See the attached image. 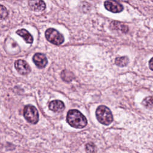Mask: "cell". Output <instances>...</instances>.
Listing matches in <instances>:
<instances>
[{"instance_id":"1","label":"cell","mask_w":153,"mask_h":153,"mask_svg":"<svg viewBox=\"0 0 153 153\" xmlns=\"http://www.w3.org/2000/svg\"><path fill=\"white\" fill-rule=\"evenodd\" d=\"M66 121L71 126L76 128H84L87 124L85 116L76 109H71L68 111Z\"/></svg>"},{"instance_id":"2","label":"cell","mask_w":153,"mask_h":153,"mask_svg":"<svg viewBox=\"0 0 153 153\" xmlns=\"http://www.w3.org/2000/svg\"><path fill=\"white\" fill-rule=\"evenodd\" d=\"M96 118L98 121L105 125L110 124L113 121V116L109 109L103 105L99 106L96 111Z\"/></svg>"},{"instance_id":"3","label":"cell","mask_w":153,"mask_h":153,"mask_svg":"<svg viewBox=\"0 0 153 153\" xmlns=\"http://www.w3.org/2000/svg\"><path fill=\"white\" fill-rule=\"evenodd\" d=\"M45 35L47 41L54 45H59L64 42L63 35L53 28L48 29L45 31Z\"/></svg>"},{"instance_id":"4","label":"cell","mask_w":153,"mask_h":153,"mask_svg":"<svg viewBox=\"0 0 153 153\" xmlns=\"http://www.w3.org/2000/svg\"><path fill=\"white\" fill-rule=\"evenodd\" d=\"M23 115L30 123L36 124L39 120V114L36 108L32 105H27L23 109Z\"/></svg>"},{"instance_id":"5","label":"cell","mask_w":153,"mask_h":153,"mask_svg":"<svg viewBox=\"0 0 153 153\" xmlns=\"http://www.w3.org/2000/svg\"><path fill=\"white\" fill-rule=\"evenodd\" d=\"M105 8L114 13L121 12L123 10V6L115 0H107L104 2Z\"/></svg>"},{"instance_id":"6","label":"cell","mask_w":153,"mask_h":153,"mask_svg":"<svg viewBox=\"0 0 153 153\" xmlns=\"http://www.w3.org/2000/svg\"><path fill=\"white\" fill-rule=\"evenodd\" d=\"M14 66L17 72L22 75H27L30 72L31 69L28 63L23 60L16 61Z\"/></svg>"},{"instance_id":"7","label":"cell","mask_w":153,"mask_h":153,"mask_svg":"<svg viewBox=\"0 0 153 153\" xmlns=\"http://www.w3.org/2000/svg\"><path fill=\"white\" fill-rule=\"evenodd\" d=\"M28 4L30 8L34 11L40 12L45 8V4L42 0H29Z\"/></svg>"},{"instance_id":"8","label":"cell","mask_w":153,"mask_h":153,"mask_svg":"<svg viewBox=\"0 0 153 153\" xmlns=\"http://www.w3.org/2000/svg\"><path fill=\"white\" fill-rule=\"evenodd\" d=\"M32 59L34 63L39 68H44L47 63L46 57L42 53H36Z\"/></svg>"},{"instance_id":"9","label":"cell","mask_w":153,"mask_h":153,"mask_svg":"<svg viewBox=\"0 0 153 153\" xmlns=\"http://www.w3.org/2000/svg\"><path fill=\"white\" fill-rule=\"evenodd\" d=\"M49 109L55 112H60L64 110L65 109V105L63 102L59 100H55L51 101L49 105Z\"/></svg>"},{"instance_id":"10","label":"cell","mask_w":153,"mask_h":153,"mask_svg":"<svg viewBox=\"0 0 153 153\" xmlns=\"http://www.w3.org/2000/svg\"><path fill=\"white\" fill-rule=\"evenodd\" d=\"M16 33L22 37L26 42L29 44H32L33 42V37L27 30L25 29H22L17 30Z\"/></svg>"},{"instance_id":"11","label":"cell","mask_w":153,"mask_h":153,"mask_svg":"<svg viewBox=\"0 0 153 153\" xmlns=\"http://www.w3.org/2000/svg\"><path fill=\"white\" fill-rule=\"evenodd\" d=\"M110 27L112 29L120 30L121 32H122L123 33H127L128 30V28L127 26H126V25H124L122 23L115 22V21L111 23Z\"/></svg>"},{"instance_id":"12","label":"cell","mask_w":153,"mask_h":153,"mask_svg":"<svg viewBox=\"0 0 153 153\" xmlns=\"http://www.w3.org/2000/svg\"><path fill=\"white\" fill-rule=\"evenodd\" d=\"M128 63V59L127 56H123L120 57H117L115 59V63L118 66L123 67L127 66Z\"/></svg>"},{"instance_id":"13","label":"cell","mask_w":153,"mask_h":153,"mask_svg":"<svg viewBox=\"0 0 153 153\" xmlns=\"http://www.w3.org/2000/svg\"><path fill=\"white\" fill-rule=\"evenodd\" d=\"M61 76L63 80L66 81H70L74 78L72 74L68 71H63L61 74Z\"/></svg>"},{"instance_id":"14","label":"cell","mask_w":153,"mask_h":153,"mask_svg":"<svg viewBox=\"0 0 153 153\" xmlns=\"http://www.w3.org/2000/svg\"><path fill=\"white\" fill-rule=\"evenodd\" d=\"M143 105L146 108L153 107V96H148L145 97L142 101Z\"/></svg>"},{"instance_id":"15","label":"cell","mask_w":153,"mask_h":153,"mask_svg":"<svg viewBox=\"0 0 153 153\" xmlns=\"http://www.w3.org/2000/svg\"><path fill=\"white\" fill-rule=\"evenodd\" d=\"M85 151L87 153H94L96 146L93 143H88L85 145Z\"/></svg>"},{"instance_id":"16","label":"cell","mask_w":153,"mask_h":153,"mask_svg":"<svg viewBox=\"0 0 153 153\" xmlns=\"http://www.w3.org/2000/svg\"><path fill=\"white\" fill-rule=\"evenodd\" d=\"M8 16V11L7 8L2 5H0V20L5 19Z\"/></svg>"},{"instance_id":"17","label":"cell","mask_w":153,"mask_h":153,"mask_svg":"<svg viewBox=\"0 0 153 153\" xmlns=\"http://www.w3.org/2000/svg\"><path fill=\"white\" fill-rule=\"evenodd\" d=\"M149 67L150 69L153 71V57L151 58L149 62Z\"/></svg>"}]
</instances>
